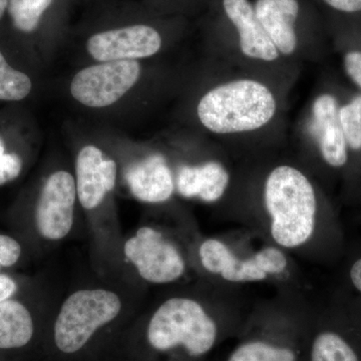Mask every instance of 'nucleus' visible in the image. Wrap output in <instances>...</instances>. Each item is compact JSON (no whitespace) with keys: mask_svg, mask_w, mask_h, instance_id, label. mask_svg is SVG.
Here are the masks:
<instances>
[{"mask_svg":"<svg viewBox=\"0 0 361 361\" xmlns=\"http://www.w3.org/2000/svg\"><path fill=\"white\" fill-rule=\"evenodd\" d=\"M338 120L348 149L361 151V96L355 97L338 111Z\"/></svg>","mask_w":361,"mask_h":361,"instance_id":"nucleus-21","label":"nucleus"},{"mask_svg":"<svg viewBox=\"0 0 361 361\" xmlns=\"http://www.w3.org/2000/svg\"><path fill=\"white\" fill-rule=\"evenodd\" d=\"M241 245V234L202 240L197 249L199 263L210 280L230 286L272 284L276 290L305 289L296 263L283 249L263 241L258 249Z\"/></svg>","mask_w":361,"mask_h":361,"instance_id":"nucleus-3","label":"nucleus"},{"mask_svg":"<svg viewBox=\"0 0 361 361\" xmlns=\"http://www.w3.org/2000/svg\"><path fill=\"white\" fill-rule=\"evenodd\" d=\"M250 226L290 255L322 264L341 261L348 246L338 218L323 203L313 180L291 164H279L265 176L260 211Z\"/></svg>","mask_w":361,"mask_h":361,"instance_id":"nucleus-1","label":"nucleus"},{"mask_svg":"<svg viewBox=\"0 0 361 361\" xmlns=\"http://www.w3.org/2000/svg\"><path fill=\"white\" fill-rule=\"evenodd\" d=\"M23 170V161L16 153H6L4 142L0 137V186L16 180Z\"/></svg>","mask_w":361,"mask_h":361,"instance_id":"nucleus-23","label":"nucleus"},{"mask_svg":"<svg viewBox=\"0 0 361 361\" xmlns=\"http://www.w3.org/2000/svg\"><path fill=\"white\" fill-rule=\"evenodd\" d=\"M161 47L160 33L144 25L97 33L87 44L90 56L103 63L149 58L160 51Z\"/></svg>","mask_w":361,"mask_h":361,"instance_id":"nucleus-10","label":"nucleus"},{"mask_svg":"<svg viewBox=\"0 0 361 361\" xmlns=\"http://www.w3.org/2000/svg\"><path fill=\"white\" fill-rule=\"evenodd\" d=\"M176 189L187 199L198 198L205 203L220 201L231 185V175L221 161L183 166L175 179Z\"/></svg>","mask_w":361,"mask_h":361,"instance_id":"nucleus-16","label":"nucleus"},{"mask_svg":"<svg viewBox=\"0 0 361 361\" xmlns=\"http://www.w3.org/2000/svg\"><path fill=\"white\" fill-rule=\"evenodd\" d=\"M126 179L133 195L144 203H165L170 200L176 189L172 170L160 154L149 156L130 166Z\"/></svg>","mask_w":361,"mask_h":361,"instance_id":"nucleus-14","label":"nucleus"},{"mask_svg":"<svg viewBox=\"0 0 361 361\" xmlns=\"http://www.w3.org/2000/svg\"><path fill=\"white\" fill-rule=\"evenodd\" d=\"M33 334L35 323L25 304L13 298L0 302V350L25 348Z\"/></svg>","mask_w":361,"mask_h":361,"instance_id":"nucleus-17","label":"nucleus"},{"mask_svg":"<svg viewBox=\"0 0 361 361\" xmlns=\"http://www.w3.org/2000/svg\"><path fill=\"white\" fill-rule=\"evenodd\" d=\"M308 361H361V298L339 280L313 300Z\"/></svg>","mask_w":361,"mask_h":361,"instance_id":"nucleus-5","label":"nucleus"},{"mask_svg":"<svg viewBox=\"0 0 361 361\" xmlns=\"http://www.w3.org/2000/svg\"><path fill=\"white\" fill-rule=\"evenodd\" d=\"M223 8L236 28L240 49L246 58L261 63H274L280 58L249 0H223Z\"/></svg>","mask_w":361,"mask_h":361,"instance_id":"nucleus-13","label":"nucleus"},{"mask_svg":"<svg viewBox=\"0 0 361 361\" xmlns=\"http://www.w3.org/2000/svg\"><path fill=\"white\" fill-rule=\"evenodd\" d=\"M54 0H9L8 9L13 25L23 32L37 30L42 14Z\"/></svg>","mask_w":361,"mask_h":361,"instance_id":"nucleus-19","label":"nucleus"},{"mask_svg":"<svg viewBox=\"0 0 361 361\" xmlns=\"http://www.w3.org/2000/svg\"><path fill=\"white\" fill-rule=\"evenodd\" d=\"M122 301L114 291L82 289L71 294L61 305L54 323V342L65 353L84 348L97 330L120 314Z\"/></svg>","mask_w":361,"mask_h":361,"instance_id":"nucleus-6","label":"nucleus"},{"mask_svg":"<svg viewBox=\"0 0 361 361\" xmlns=\"http://www.w3.org/2000/svg\"><path fill=\"white\" fill-rule=\"evenodd\" d=\"M341 262V276L339 280L361 298V243L346 246Z\"/></svg>","mask_w":361,"mask_h":361,"instance_id":"nucleus-22","label":"nucleus"},{"mask_svg":"<svg viewBox=\"0 0 361 361\" xmlns=\"http://www.w3.org/2000/svg\"><path fill=\"white\" fill-rule=\"evenodd\" d=\"M272 90L260 80L237 78L204 94L197 106L202 125L213 134L238 135L262 129L277 113Z\"/></svg>","mask_w":361,"mask_h":361,"instance_id":"nucleus-4","label":"nucleus"},{"mask_svg":"<svg viewBox=\"0 0 361 361\" xmlns=\"http://www.w3.org/2000/svg\"><path fill=\"white\" fill-rule=\"evenodd\" d=\"M141 66L135 61H108L78 71L71 80V96L90 108L115 104L139 80Z\"/></svg>","mask_w":361,"mask_h":361,"instance_id":"nucleus-8","label":"nucleus"},{"mask_svg":"<svg viewBox=\"0 0 361 361\" xmlns=\"http://www.w3.org/2000/svg\"><path fill=\"white\" fill-rule=\"evenodd\" d=\"M7 6H8V0H0V18L4 16Z\"/></svg>","mask_w":361,"mask_h":361,"instance_id":"nucleus-28","label":"nucleus"},{"mask_svg":"<svg viewBox=\"0 0 361 361\" xmlns=\"http://www.w3.org/2000/svg\"><path fill=\"white\" fill-rule=\"evenodd\" d=\"M327 6L341 13H355L361 11V0H323Z\"/></svg>","mask_w":361,"mask_h":361,"instance_id":"nucleus-26","label":"nucleus"},{"mask_svg":"<svg viewBox=\"0 0 361 361\" xmlns=\"http://www.w3.org/2000/svg\"><path fill=\"white\" fill-rule=\"evenodd\" d=\"M338 104L331 94H322L312 106L310 130L322 161L332 169L348 165L349 149L338 120Z\"/></svg>","mask_w":361,"mask_h":361,"instance_id":"nucleus-11","label":"nucleus"},{"mask_svg":"<svg viewBox=\"0 0 361 361\" xmlns=\"http://www.w3.org/2000/svg\"><path fill=\"white\" fill-rule=\"evenodd\" d=\"M126 258L152 284L176 283L186 275L184 254L172 239L151 226L140 228L123 245Z\"/></svg>","mask_w":361,"mask_h":361,"instance_id":"nucleus-7","label":"nucleus"},{"mask_svg":"<svg viewBox=\"0 0 361 361\" xmlns=\"http://www.w3.org/2000/svg\"><path fill=\"white\" fill-rule=\"evenodd\" d=\"M256 16L280 56H291L298 47L295 23L298 20V0H256Z\"/></svg>","mask_w":361,"mask_h":361,"instance_id":"nucleus-15","label":"nucleus"},{"mask_svg":"<svg viewBox=\"0 0 361 361\" xmlns=\"http://www.w3.org/2000/svg\"><path fill=\"white\" fill-rule=\"evenodd\" d=\"M227 361H299V355L291 344L268 337H250L232 351Z\"/></svg>","mask_w":361,"mask_h":361,"instance_id":"nucleus-18","label":"nucleus"},{"mask_svg":"<svg viewBox=\"0 0 361 361\" xmlns=\"http://www.w3.org/2000/svg\"><path fill=\"white\" fill-rule=\"evenodd\" d=\"M32 87L30 78L11 68L0 51V99L21 101L30 94Z\"/></svg>","mask_w":361,"mask_h":361,"instance_id":"nucleus-20","label":"nucleus"},{"mask_svg":"<svg viewBox=\"0 0 361 361\" xmlns=\"http://www.w3.org/2000/svg\"><path fill=\"white\" fill-rule=\"evenodd\" d=\"M23 248L18 240L0 234V270L13 267L20 261Z\"/></svg>","mask_w":361,"mask_h":361,"instance_id":"nucleus-24","label":"nucleus"},{"mask_svg":"<svg viewBox=\"0 0 361 361\" xmlns=\"http://www.w3.org/2000/svg\"><path fill=\"white\" fill-rule=\"evenodd\" d=\"M75 172L78 200L85 209L92 210L101 205L106 195L115 188L118 167L101 149L87 146L78 153Z\"/></svg>","mask_w":361,"mask_h":361,"instance_id":"nucleus-12","label":"nucleus"},{"mask_svg":"<svg viewBox=\"0 0 361 361\" xmlns=\"http://www.w3.org/2000/svg\"><path fill=\"white\" fill-rule=\"evenodd\" d=\"M18 289V283L13 277L0 273V302L13 298Z\"/></svg>","mask_w":361,"mask_h":361,"instance_id":"nucleus-27","label":"nucleus"},{"mask_svg":"<svg viewBox=\"0 0 361 361\" xmlns=\"http://www.w3.org/2000/svg\"><path fill=\"white\" fill-rule=\"evenodd\" d=\"M343 65L348 77L361 89V51H348L344 56Z\"/></svg>","mask_w":361,"mask_h":361,"instance_id":"nucleus-25","label":"nucleus"},{"mask_svg":"<svg viewBox=\"0 0 361 361\" xmlns=\"http://www.w3.org/2000/svg\"><path fill=\"white\" fill-rule=\"evenodd\" d=\"M77 197L75 180L70 173L59 171L49 176L35 207V226L40 236L51 241L68 236Z\"/></svg>","mask_w":361,"mask_h":361,"instance_id":"nucleus-9","label":"nucleus"},{"mask_svg":"<svg viewBox=\"0 0 361 361\" xmlns=\"http://www.w3.org/2000/svg\"><path fill=\"white\" fill-rule=\"evenodd\" d=\"M241 289L212 281L207 295L179 294L165 299L149 319V345L161 353L182 348L192 357L210 353L223 323L243 319L250 312L254 303Z\"/></svg>","mask_w":361,"mask_h":361,"instance_id":"nucleus-2","label":"nucleus"}]
</instances>
